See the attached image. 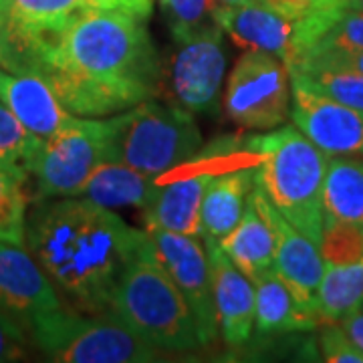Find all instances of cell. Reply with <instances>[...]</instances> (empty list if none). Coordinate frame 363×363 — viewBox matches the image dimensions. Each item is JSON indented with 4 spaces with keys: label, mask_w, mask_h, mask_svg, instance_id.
Masks as SVG:
<instances>
[{
    "label": "cell",
    "mask_w": 363,
    "mask_h": 363,
    "mask_svg": "<svg viewBox=\"0 0 363 363\" xmlns=\"http://www.w3.org/2000/svg\"><path fill=\"white\" fill-rule=\"evenodd\" d=\"M28 73L47 79L67 111L81 117L123 113L162 89V63L147 18L87 9L49 40Z\"/></svg>",
    "instance_id": "1"
},
{
    "label": "cell",
    "mask_w": 363,
    "mask_h": 363,
    "mask_svg": "<svg viewBox=\"0 0 363 363\" xmlns=\"http://www.w3.org/2000/svg\"><path fill=\"white\" fill-rule=\"evenodd\" d=\"M143 230L87 198H51L26 214L25 247L73 309L109 313Z\"/></svg>",
    "instance_id": "2"
},
{
    "label": "cell",
    "mask_w": 363,
    "mask_h": 363,
    "mask_svg": "<svg viewBox=\"0 0 363 363\" xmlns=\"http://www.w3.org/2000/svg\"><path fill=\"white\" fill-rule=\"evenodd\" d=\"M245 145L255 157V186L286 220L319 247L329 156L295 125H281L248 138Z\"/></svg>",
    "instance_id": "3"
},
{
    "label": "cell",
    "mask_w": 363,
    "mask_h": 363,
    "mask_svg": "<svg viewBox=\"0 0 363 363\" xmlns=\"http://www.w3.org/2000/svg\"><path fill=\"white\" fill-rule=\"evenodd\" d=\"M109 313L157 351L184 353L202 345L194 315L157 260L145 228L121 272Z\"/></svg>",
    "instance_id": "4"
},
{
    "label": "cell",
    "mask_w": 363,
    "mask_h": 363,
    "mask_svg": "<svg viewBox=\"0 0 363 363\" xmlns=\"http://www.w3.org/2000/svg\"><path fill=\"white\" fill-rule=\"evenodd\" d=\"M28 335L59 363H147L156 362L160 353L116 315L69 311L63 305L35 317Z\"/></svg>",
    "instance_id": "5"
},
{
    "label": "cell",
    "mask_w": 363,
    "mask_h": 363,
    "mask_svg": "<svg viewBox=\"0 0 363 363\" xmlns=\"http://www.w3.org/2000/svg\"><path fill=\"white\" fill-rule=\"evenodd\" d=\"M204 147L194 113L178 104L156 99L119 113L113 135V160L152 178H162L190 162Z\"/></svg>",
    "instance_id": "6"
},
{
    "label": "cell",
    "mask_w": 363,
    "mask_h": 363,
    "mask_svg": "<svg viewBox=\"0 0 363 363\" xmlns=\"http://www.w3.org/2000/svg\"><path fill=\"white\" fill-rule=\"evenodd\" d=\"M119 113L109 117H81L40 140L26 164L37 182V198H77L91 174L113 160V135Z\"/></svg>",
    "instance_id": "7"
},
{
    "label": "cell",
    "mask_w": 363,
    "mask_h": 363,
    "mask_svg": "<svg viewBox=\"0 0 363 363\" xmlns=\"http://www.w3.org/2000/svg\"><path fill=\"white\" fill-rule=\"evenodd\" d=\"M224 111L242 130L271 131L291 116V73L283 59L247 49L226 79Z\"/></svg>",
    "instance_id": "8"
},
{
    "label": "cell",
    "mask_w": 363,
    "mask_h": 363,
    "mask_svg": "<svg viewBox=\"0 0 363 363\" xmlns=\"http://www.w3.org/2000/svg\"><path fill=\"white\" fill-rule=\"evenodd\" d=\"M87 9L93 0H0L2 69L28 73L40 49Z\"/></svg>",
    "instance_id": "9"
},
{
    "label": "cell",
    "mask_w": 363,
    "mask_h": 363,
    "mask_svg": "<svg viewBox=\"0 0 363 363\" xmlns=\"http://www.w3.org/2000/svg\"><path fill=\"white\" fill-rule=\"evenodd\" d=\"M236 145V140L214 143L208 147L204 160H190L178 168L168 172L157 180L156 194L150 204L143 208V224L145 228H160L168 233L190 234L202 238L200 228V208L202 198L206 194L210 180L218 169L214 162L228 156V150Z\"/></svg>",
    "instance_id": "10"
},
{
    "label": "cell",
    "mask_w": 363,
    "mask_h": 363,
    "mask_svg": "<svg viewBox=\"0 0 363 363\" xmlns=\"http://www.w3.org/2000/svg\"><path fill=\"white\" fill-rule=\"evenodd\" d=\"M157 260L194 315L202 345L218 337V321L212 298V281L204 240L200 236L145 228Z\"/></svg>",
    "instance_id": "11"
},
{
    "label": "cell",
    "mask_w": 363,
    "mask_h": 363,
    "mask_svg": "<svg viewBox=\"0 0 363 363\" xmlns=\"http://www.w3.org/2000/svg\"><path fill=\"white\" fill-rule=\"evenodd\" d=\"M222 28L204 25L176 40L172 61V91L176 104L190 113H214L226 71V51Z\"/></svg>",
    "instance_id": "12"
},
{
    "label": "cell",
    "mask_w": 363,
    "mask_h": 363,
    "mask_svg": "<svg viewBox=\"0 0 363 363\" xmlns=\"http://www.w3.org/2000/svg\"><path fill=\"white\" fill-rule=\"evenodd\" d=\"M252 200L274 236V272L291 291L298 307L321 321L317 309V293L323 277L321 250L286 220L257 186L252 188Z\"/></svg>",
    "instance_id": "13"
},
{
    "label": "cell",
    "mask_w": 363,
    "mask_h": 363,
    "mask_svg": "<svg viewBox=\"0 0 363 363\" xmlns=\"http://www.w3.org/2000/svg\"><path fill=\"white\" fill-rule=\"evenodd\" d=\"M291 121L329 157H363V111L291 79Z\"/></svg>",
    "instance_id": "14"
},
{
    "label": "cell",
    "mask_w": 363,
    "mask_h": 363,
    "mask_svg": "<svg viewBox=\"0 0 363 363\" xmlns=\"http://www.w3.org/2000/svg\"><path fill=\"white\" fill-rule=\"evenodd\" d=\"M61 305L51 279L26 247L0 240V315L28 333L35 317Z\"/></svg>",
    "instance_id": "15"
},
{
    "label": "cell",
    "mask_w": 363,
    "mask_h": 363,
    "mask_svg": "<svg viewBox=\"0 0 363 363\" xmlns=\"http://www.w3.org/2000/svg\"><path fill=\"white\" fill-rule=\"evenodd\" d=\"M202 240L210 267L218 335L228 347H242L255 333V283L226 257L216 240Z\"/></svg>",
    "instance_id": "16"
},
{
    "label": "cell",
    "mask_w": 363,
    "mask_h": 363,
    "mask_svg": "<svg viewBox=\"0 0 363 363\" xmlns=\"http://www.w3.org/2000/svg\"><path fill=\"white\" fill-rule=\"evenodd\" d=\"M212 21L242 49L272 52L283 59L286 67L297 59L298 25L272 9L267 0L240 6L218 4L212 13Z\"/></svg>",
    "instance_id": "17"
},
{
    "label": "cell",
    "mask_w": 363,
    "mask_h": 363,
    "mask_svg": "<svg viewBox=\"0 0 363 363\" xmlns=\"http://www.w3.org/2000/svg\"><path fill=\"white\" fill-rule=\"evenodd\" d=\"M0 104L39 140L51 138L73 119V113L67 111L39 73H11L0 69Z\"/></svg>",
    "instance_id": "18"
},
{
    "label": "cell",
    "mask_w": 363,
    "mask_h": 363,
    "mask_svg": "<svg viewBox=\"0 0 363 363\" xmlns=\"http://www.w3.org/2000/svg\"><path fill=\"white\" fill-rule=\"evenodd\" d=\"M252 188L255 166H233L216 172L208 184L200 208L202 238L220 242L240 220Z\"/></svg>",
    "instance_id": "19"
},
{
    "label": "cell",
    "mask_w": 363,
    "mask_h": 363,
    "mask_svg": "<svg viewBox=\"0 0 363 363\" xmlns=\"http://www.w3.org/2000/svg\"><path fill=\"white\" fill-rule=\"evenodd\" d=\"M157 180L160 178L145 176L123 162L109 160L91 174L79 198H87L93 204L109 210L130 206L143 210L156 194Z\"/></svg>",
    "instance_id": "20"
},
{
    "label": "cell",
    "mask_w": 363,
    "mask_h": 363,
    "mask_svg": "<svg viewBox=\"0 0 363 363\" xmlns=\"http://www.w3.org/2000/svg\"><path fill=\"white\" fill-rule=\"evenodd\" d=\"M255 331L259 335H279L293 331H311L321 321L297 305L291 291L272 271L262 272L255 281Z\"/></svg>",
    "instance_id": "21"
},
{
    "label": "cell",
    "mask_w": 363,
    "mask_h": 363,
    "mask_svg": "<svg viewBox=\"0 0 363 363\" xmlns=\"http://www.w3.org/2000/svg\"><path fill=\"white\" fill-rule=\"evenodd\" d=\"M218 245L250 281L274 269V236L269 222L255 204L252 192L238 224Z\"/></svg>",
    "instance_id": "22"
},
{
    "label": "cell",
    "mask_w": 363,
    "mask_h": 363,
    "mask_svg": "<svg viewBox=\"0 0 363 363\" xmlns=\"http://www.w3.org/2000/svg\"><path fill=\"white\" fill-rule=\"evenodd\" d=\"M323 220L363 230V157H329L323 182Z\"/></svg>",
    "instance_id": "23"
},
{
    "label": "cell",
    "mask_w": 363,
    "mask_h": 363,
    "mask_svg": "<svg viewBox=\"0 0 363 363\" xmlns=\"http://www.w3.org/2000/svg\"><path fill=\"white\" fill-rule=\"evenodd\" d=\"M363 303V255L357 259L323 262L317 309L323 323H337Z\"/></svg>",
    "instance_id": "24"
},
{
    "label": "cell",
    "mask_w": 363,
    "mask_h": 363,
    "mask_svg": "<svg viewBox=\"0 0 363 363\" xmlns=\"http://www.w3.org/2000/svg\"><path fill=\"white\" fill-rule=\"evenodd\" d=\"M28 172L23 166L0 164V240L25 247Z\"/></svg>",
    "instance_id": "25"
},
{
    "label": "cell",
    "mask_w": 363,
    "mask_h": 363,
    "mask_svg": "<svg viewBox=\"0 0 363 363\" xmlns=\"http://www.w3.org/2000/svg\"><path fill=\"white\" fill-rule=\"evenodd\" d=\"M267 2L298 25L297 59L311 47L313 40L321 35L325 26L341 11L350 9V0H267Z\"/></svg>",
    "instance_id": "26"
},
{
    "label": "cell",
    "mask_w": 363,
    "mask_h": 363,
    "mask_svg": "<svg viewBox=\"0 0 363 363\" xmlns=\"http://www.w3.org/2000/svg\"><path fill=\"white\" fill-rule=\"evenodd\" d=\"M289 73H291V79L301 83L303 87L363 111L362 73H355L350 69H331V67L295 69Z\"/></svg>",
    "instance_id": "27"
},
{
    "label": "cell",
    "mask_w": 363,
    "mask_h": 363,
    "mask_svg": "<svg viewBox=\"0 0 363 363\" xmlns=\"http://www.w3.org/2000/svg\"><path fill=\"white\" fill-rule=\"evenodd\" d=\"M216 6V0H160V9L174 40L184 39L204 25L214 23L212 13Z\"/></svg>",
    "instance_id": "28"
},
{
    "label": "cell",
    "mask_w": 363,
    "mask_h": 363,
    "mask_svg": "<svg viewBox=\"0 0 363 363\" xmlns=\"http://www.w3.org/2000/svg\"><path fill=\"white\" fill-rule=\"evenodd\" d=\"M40 140L26 130L16 117L0 104V164L23 166L37 152Z\"/></svg>",
    "instance_id": "29"
},
{
    "label": "cell",
    "mask_w": 363,
    "mask_h": 363,
    "mask_svg": "<svg viewBox=\"0 0 363 363\" xmlns=\"http://www.w3.org/2000/svg\"><path fill=\"white\" fill-rule=\"evenodd\" d=\"M325 49H345V51L363 49V11H355V9L341 11L329 25L325 26L321 35L313 40L311 47L303 55L313 51H325Z\"/></svg>",
    "instance_id": "30"
},
{
    "label": "cell",
    "mask_w": 363,
    "mask_h": 363,
    "mask_svg": "<svg viewBox=\"0 0 363 363\" xmlns=\"http://www.w3.org/2000/svg\"><path fill=\"white\" fill-rule=\"evenodd\" d=\"M319 350L329 363H363V351L347 337L339 323H321Z\"/></svg>",
    "instance_id": "31"
},
{
    "label": "cell",
    "mask_w": 363,
    "mask_h": 363,
    "mask_svg": "<svg viewBox=\"0 0 363 363\" xmlns=\"http://www.w3.org/2000/svg\"><path fill=\"white\" fill-rule=\"evenodd\" d=\"M309 67H331V69H350L363 75V49L357 51H345V49H325V51H313L303 55L289 71L295 69H309Z\"/></svg>",
    "instance_id": "32"
},
{
    "label": "cell",
    "mask_w": 363,
    "mask_h": 363,
    "mask_svg": "<svg viewBox=\"0 0 363 363\" xmlns=\"http://www.w3.org/2000/svg\"><path fill=\"white\" fill-rule=\"evenodd\" d=\"M25 329L0 315V363L16 362L25 357Z\"/></svg>",
    "instance_id": "33"
},
{
    "label": "cell",
    "mask_w": 363,
    "mask_h": 363,
    "mask_svg": "<svg viewBox=\"0 0 363 363\" xmlns=\"http://www.w3.org/2000/svg\"><path fill=\"white\" fill-rule=\"evenodd\" d=\"M95 9H116V11H128V13L140 14L150 18L154 11V0H93Z\"/></svg>",
    "instance_id": "34"
},
{
    "label": "cell",
    "mask_w": 363,
    "mask_h": 363,
    "mask_svg": "<svg viewBox=\"0 0 363 363\" xmlns=\"http://www.w3.org/2000/svg\"><path fill=\"white\" fill-rule=\"evenodd\" d=\"M337 323L347 333V337L355 343V347L363 351V307H357L355 311H351L343 319H339Z\"/></svg>",
    "instance_id": "35"
},
{
    "label": "cell",
    "mask_w": 363,
    "mask_h": 363,
    "mask_svg": "<svg viewBox=\"0 0 363 363\" xmlns=\"http://www.w3.org/2000/svg\"><path fill=\"white\" fill-rule=\"evenodd\" d=\"M222 6H240V4H250V2H259V0H216Z\"/></svg>",
    "instance_id": "36"
},
{
    "label": "cell",
    "mask_w": 363,
    "mask_h": 363,
    "mask_svg": "<svg viewBox=\"0 0 363 363\" xmlns=\"http://www.w3.org/2000/svg\"><path fill=\"white\" fill-rule=\"evenodd\" d=\"M350 9H355V11H363V0H350Z\"/></svg>",
    "instance_id": "37"
},
{
    "label": "cell",
    "mask_w": 363,
    "mask_h": 363,
    "mask_svg": "<svg viewBox=\"0 0 363 363\" xmlns=\"http://www.w3.org/2000/svg\"><path fill=\"white\" fill-rule=\"evenodd\" d=\"M0 69H2V55H0Z\"/></svg>",
    "instance_id": "38"
},
{
    "label": "cell",
    "mask_w": 363,
    "mask_h": 363,
    "mask_svg": "<svg viewBox=\"0 0 363 363\" xmlns=\"http://www.w3.org/2000/svg\"><path fill=\"white\" fill-rule=\"evenodd\" d=\"M362 307H363V303H362Z\"/></svg>",
    "instance_id": "39"
}]
</instances>
